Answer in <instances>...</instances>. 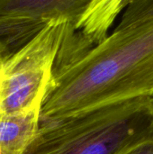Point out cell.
Returning <instances> with one entry per match:
<instances>
[{"label": "cell", "mask_w": 153, "mask_h": 154, "mask_svg": "<svg viewBox=\"0 0 153 154\" xmlns=\"http://www.w3.org/2000/svg\"><path fill=\"white\" fill-rule=\"evenodd\" d=\"M144 97H153V19L115 28L54 71L41 124Z\"/></svg>", "instance_id": "1"}, {"label": "cell", "mask_w": 153, "mask_h": 154, "mask_svg": "<svg viewBox=\"0 0 153 154\" xmlns=\"http://www.w3.org/2000/svg\"><path fill=\"white\" fill-rule=\"evenodd\" d=\"M153 141V97L42 123L23 154H126Z\"/></svg>", "instance_id": "2"}, {"label": "cell", "mask_w": 153, "mask_h": 154, "mask_svg": "<svg viewBox=\"0 0 153 154\" xmlns=\"http://www.w3.org/2000/svg\"><path fill=\"white\" fill-rule=\"evenodd\" d=\"M52 20L0 64V114L41 110L53 78L58 52L69 28Z\"/></svg>", "instance_id": "3"}, {"label": "cell", "mask_w": 153, "mask_h": 154, "mask_svg": "<svg viewBox=\"0 0 153 154\" xmlns=\"http://www.w3.org/2000/svg\"><path fill=\"white\" fill-rule=\"evenodd\" d=\"M92 0H0V55L23 46L50 22L63 19L73 27Z\"/></svg>", "instance_id": "4"}, {"label": "cell", "mask_w": 153, "mask_h": 154, "mask_svg": "<svg viewBox=\"0 0 153 154\" xmlns=\"http://www.w3.org/2000/svg\"><path fill=\"white\" fill-rule=\"evenodd\" d=\"M135 0H92L74 27L82 51H87L107 37L116 17Z\"/></svg>", "instance_id": "5"}, {"label": "cell", "mask_w": 153, "mask_h": 154, "mask_svg": "<svg viewBox=\"0 0 153 154\" xmlns=\"http://www.w3.org/2000/svg\"><path fill=\"white\" fill-rule=\"evenodd\" d=\"M41 125V110L0 114V150L2 154H23Z\"/></svg>", "instance_id": "6"}, {"label": "cell", "mask_w": 153, "mask_h": 154, "mask_svg": "<svg viewBox=\"0 0 153 154\" xmlns=\"http://www.w3.org/2000/svg\"><path fill=\"white\" fill-rule=\"evenodd\" d=\"M153 19V0H135L124 11L116 28Z\"/></svg>", "instance_id": "7"}, {"label": "cell", "mask_w": 153, "mask_h": 154, "mask_svg": "<svg viewBox=\"0 0 153 154\" xmlns=\"http://www.w3.org/2000/svg\"><path fill=\"white\" fill-rule=\"evenodd\" d=\"M126 154H153V141L144 143Z\"/></svg>", "instance_id": "8"}, {"label": "cell", "mask_w": 153, "mask_h": 154, "mask_svg": "<svg viewBox=\"0 0 153 154\" xmlns=\"http://www.w3.org/2000/svg\"><path fill=\"white\" fill-rule=\"evenodd\" d=\"M0 154H2V152H1V150H0Z\"/></svg>", "instance_id": "9"}]
</instances>
